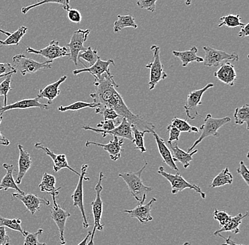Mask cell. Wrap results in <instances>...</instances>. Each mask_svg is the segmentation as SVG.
<instances>
[{
  "label": "cell",
  "instance_id": "cell-41",
  "mask_svg": "<svg viewBox=\"0 0 249 245\" xmlns=\"http://www.w3.org/2000/svg\"><path fill=\"white\" fill-rule=\"evenodd\" d=\"M43 230L42 229H39L36 232H29L24 230V234L23 236L24 237V243L23 245H47L46 243H40L38 241V237L42 235Z\"/></svg>",
  "mask_w": 249,
  "mask_h": 245
},
{
  "label": "cell",
  "instance_id": "cell-18",
  "mask_svg": "<svg viewBox=\"0 0 249 245\" xmlns=\"http://www.w3.org/2000/svg\"><path fill=\"white\" fill-rule=\"evenodd\" d=\"M35 148H36V149L40 150V151H43V152H44L47 155L49 156V157L52 159L54 164L53 170L55 172H57V171H60V170H62V169L67 168L70 170V171H73V172H74V174H77L78 176L80 175V174H79L78 171H76V170H74V169L71 168V167L70 166L65 154H54L53 151H51V150L49 149V148L43 146V145L40 143H36Z\"/></svg>",
  "mask_w": 249,
  "mask_h": 245
},
{
  "label": "cell",
  "instance_id": "cell-21",
  "mask_svg": "<svg viewBox=\"0 0 249 245\" xmlns=\"http://www.w3.org/2000/svg\"><path fill=\"white\" fill-rule=\"evenodd\" d=\"M32 108H39L40 109H50L48 104L40 102L38 97L22 99L9 105L3 106V107L0 106V116H2L3 113L12 109H32Z\"/></svg>",
  "mask_w": 249,
  "mask_h": 245
},
{
  "label": "cell",
  "instance_id": "cell-27",
  "mask_svg": "<svg viewBox=\"0 0 249 245\" xmlns=\"http://www.w3.org/2000/svg\"><path fill=\"white\" fill-rule=\"evenodd\" d=\"M197 48L193 46L189 51H172V54L175 57H178L181 61L182 66L187 67L188 64L193 62H203V58L197 56Z\"/></svg>",
  "mask_w": 249,
  "mask_h": 245
},
{
  "label": "cell",
  "instance_id": "cell-25",
  "mask_svg": "<svg viewBox=\"0 0 249 245\" xmlns=\"http://www.w3.org/2000/svg\"><path fill=\"white\" fill-rule=\"evenodd\" d=\"M18 149L19 151V157H18V175L16 179V184L20 185L22 182L25 174L29 171L32 165L30 154L27 151H25L24 148L21 145H18Z\"/></svg>",
  "mask_w": 249,
  "mask_h": 245
},
{
  "label": "cell",
  "instance_id": "cell-29",
  "mask_svg": "<svg viewBox=\"0 0 249 245\" xmlns=\"http://www.w3.org/2000/svg\"><path fill=\"white\" fill-rule=\"evenodd\" d=\"M55 177L52 174L46 172L43 174L41 182L39 184V188L40 191L46 192L52 197H56L59 194V191L61 189L62 187L55 188Z\"/></svg>",
  "mask_w": 249,
  "mask_h": 245
},
{
  "label": "cell",
  "instance_id": "cell-30",
  "mask_svg": "<svg viewBox=\"0 0 249 245\" xmlns=\"http://www.w3.org/2000/svg\"><path fill=\"white\" fill-rule=\"evenodd\" d=\"M248 212H247L244 215L239 213V214L233 217V218L231 217V219L230 220V221L227 224L222 226L219 230H216L213 233V235L215 237H217L218 235L222 233V232H233L234 234L239 233V232H240V230H239V226L241 225V221L246 217L248 216Z\"/></svg>",
  "mask_w": 249,
  "mask_h": 245
},
{
  "label": "cell",
  "instance_id": "cell-43",
  "mask_svg": "<svg viewBox=\"0 0 249 245\" xmlns=\"http://www.w3.org/2000/svg\"><path fill=\"white\" fill-rule=\"evenodd\" d=\"M171 124L174 127L177 128L180 132H191V127L192 126L188 123L187 120L180 119V118H177V117H174L171 121Z\"/></svg>",
  "mask_w": 249,
  "mask_h": 245
},
{
  "label": "cell",
  "instance_id": "cell-62",
  "mask_svg": "<svg viewBox=\"0 0 249 245\" xmlns=\"http://www.w3.org/2000/svg\"><path fill=\"white\" fill-rule=\"evenodd\" d=\"M1 190H3V188H1V187H0V191H1Z\"/></svg>",
  "mask_w": 249,
  "mask_h": 245
},
{
  "label": "cell",
  "instance_id": "cell-42",
  "mask_svg": "<svg viewBox=\"0 0 249 245\" xmlns=\"http://www.w3.org/2000/svg\"><path fill=\"white\" fill-rule=\"evenodd\" d=\"M12 77V74L9 75L0 83V96H4V106L7 105L8 93L12 90L10 87Z\"/></svg>",
  "mask_w": 249,
  "mask_h": 245
},
{
  "label": "cell",
  "instance_id": "cell-48",
  "mask_svg": "<svg viewBox=\"0 0 249 245\" xmlns=\"http://www.w3.org/2000/svg\"><path fill=\"white\" fill-rule=\"evenodd\" d=\"M167 131H169V138L168 140V143H172V142L178 141L179 137H180V132L177 128L169 124L167 126Z\"/></svg>",
  "mask_w": 249,
  "mask_h": 245
},
{
  "label": "cell",
  "instance_id": "cell-4",
  "mask_svg": "<svg viewBox=\"0 0 249 245\" xmlns=\"http://www.w3.org/2000/svg\"><path fill=\"white\" fill-rule=\"evenodd\" d=\"M231 121V118L230 117L226 116L224 118H213L210 113L207 114L204 119L203 124L200 126V131H201L200 137L195 141L193 146L188 150V152H191L196 148V147L198 146L199 143H201L204 139L208 137H213V138H218L219 136L218 130L222 126H225L227 123Z\"/></svg>",
  "mask_w": 249,
  "mask_h": 245
},
{
  "label": "cell",
  "instance_id": "cell-40",
  "mask_svg": "<svg viewBox=\"0 0 249 245\" xmlns=\"http://www.w3.org/2000/svg\"><path fill=\"white\" fill-rule=\"evenodd\" d=\"M0 227H7L8 228L19 232L23 235L24 234V230H23L21 227V221L19 218L9 219L3 218L0 215Z\"/></svg>",
  "mask_w": 249,
  "mask_h": 245
},
{
  "label": "cell",
  "instance_id": "cell-19",
  "mask_svg": "<svg viewBox=\"0 0 249 245\" xmlns=\"http://www.w3.org/2000/svg\"><path fill=\"white\" fill-rule=\"evenodd\" d=\"M157 201L156 198H152L147 204H138L132 210H124V213H128L132 218H136L141 224L144 225L153 221V217L151 215L152 205Z\"/></svg>",
  "mask_w": 249,
  "mask_h": 245
},
{
  "label": "cell",
  "instance_id": "cell-54",
  "mask_svg": "<svg viewBox=\"0 0 249 245\" xmlns=\"http://www.w3.org/2000/svg\"><path fill=\"white\" fill-rule=\"evenodd\" d=\"M2 116H0V125L2 121ZM10 144V141L0 131V145L1 146H8Z\"/></svg>",
  "mask_w": 249,
  "mask_h": 245
},
{
  "label": "cell",
  "instance_id": "cell-24",
  "mask_svg": "<svg viewBox=\"0 0 249 245\" xmlns=\"http://www.w3.org/2000/svg\"><path fill=\"white\" fill-rule=\"evenodd\" d=\"M214 76L220 82L232 87L234 85L235 80L236 79L234 65L230 63V62L222 64L220 68L214 73Z\"/></svg>",
  "mask_w": 249,
  "mask_h": 245
},
{
  "label": "cell",
  "instance_id": "cell-32",
  "mask_svg": "<svg viewBox=\"0 0 249 245\" xmlns=\"http://www.w3.org/2000/svg\"><path fill=\"white\" fill-rule=\"evenodd\" d=\"M233 175L229 170V168H226L219 173L217 176L214 178L212 182L210 187L211 188H217V187H223L225 185H230L233 183Z\"/></svg>",
  "mask_w": 249,
  "mask_h": 245
},
{
  "label": "cell",
  "instance_id": "cell-58",
  "mask_svg": "<svg viewBox=\"0 0 249 245\" xmlns=\"http://www.w3.org/2000/svg\"><path fill=\"white\" fill-rule=\"evenodd\" d=\"M0 33H1V34H4V35L7 36V37H9V36L11 34L10 32H7V31L2 30V29H1V28H0Z\"/></svg>",
  "mask_w": 249,
  "mask_h": 245
},
{
  "label": "cell",
  "instance_id": "cell-52",
  "mask_svg": "<svg viewBox=\"0 0 249 245\" xmlns=\"http://www.w3.org/2000/svg\"><path fill=\"white\" fill-rule=\"evenodd\" d=\"M10 245V238L8 236L5 227H0V245Z\"/></svg>",
  "mask_w": 249,
  "mask_h": 245
},
{
  "label": "cell",
  "instance_id": "cell-44",
  "mask_svg": "<svg viewBox=\"0 0 249 245\" xmlns=\"http://www.w3.org/2000/svg\"><path fill=\"white\" fill-rule=\"evenodd\" d=\"M213 215H214V219L219 222V226L222 227L227 224L231 218V215H229L227 212L223 211V210H218L217 209L214 210Z\"/></svg>",
  "mask_w": 249,
  "mask_h": 245
},
{
  "label": "cell",
  "instance_id": "cell-3",
  "mask_svg": "<svg viewBox=\"0 0 249 245\" xmlns=\"http://www.w3.org/2000/svg\"><path fill=\"white\" fill-rule=\"evenodd\" d=\"M144 162L145 163H144V166L136 172L129 171V172L118 174V176L121 177L127 184L129 191L132 196L138 201V204H144V201H146L147 193L153 190L152 187L144 185L143 184L142 179V174L144 171V169L147 166V162L145 160Z\"/></svg>",
  "mask_w": 249,
  "mask_h": 245
},
{
  "label": "cell",
  "instance_id": "cell-49",
  "mask_svg": "<svg viewBox=\"0 0 249 245\" xmlns=\"http://www.w3.org/2000/svg\"><path fill=\"white\" fill-rule=\"evenodd\" d=\"M68 19L71 22L79 23L82 21V15L77 9L70 8L69 10L68 11Z\"/></svg>",
  "mask_w": 249,
  "mask_h": 245
},
{
  "label": "cell",
  "instance_id": "cell-50",
  "mask_svg": "<svg viewBox=\"0 0 249 245\" xmlns=\"http://www.w3.org/2000/svg\"><path fill=\"white\" fill-rule=\"evenodd\" d=\"M17 73V70L10 63H1V62H0V75H13Z\"/></svg>",
  "mask_w": 249,
  "mask_h": 245
},
{
  "label": "cell",
  "instance_id": "cell-53",
  "mask_svg": "<svg viewBox=\"0 0 249 245\" xmlns=\"http://www.w3.org/2000/svg\"><path fill=\"white\" fill-rule=\"evenodd\" d=\"M249 23L244 25V26H241V30L239 31V34H238V36H239L240 38H243V37H248L249 36Z\"/></svg>",
  "mask_w": 249,
  "mask_h": 245
},
{
  "label": "cell",
  "instance_id": "cell-22",
  "mask_svg": "<svg viewBox=\"0 0 249 245\" xmlns=\"http://www.w3.org/2000/svg\"><path fill=\"white\" fill-rule=\"evenodd\" d=\"M150 133L153 135L154 138L155 139L156 143H157V148H158L159 152L160 155L162 157L163 161L167 166H169L171 170L178 172L179 170L176 162L173 159L172 154H171V151L166 146L162 138L155 132V129L150 131Z\"/></svg>",
  "mask_w": 249,
  "mask_h": 245
},
{
  "label": "cell",
  "instance_id": "cell-23",
  "mask_svg": "<svg viewBox=\"0 0 249 245\" xmlns=\"http://www.w3.org/2000/svg\"><path fill=\"white\" fill-rule=\"evenodd\" d=\"M168 145H169V148L171 151L174 162H180L185 169L189 168L190 162L194 160L193 156L198 152L197 150H194L191 152H185L183 150L179 148L178 143L177 142L168 143Z\"/></svg>",
  "mask_w": 249,
  "mask_h": 245
},
{
  "label": "cell",
  "instance_id": "cell-35",
  "mask_svg": "<svg viewBox=\"0 0 249 245\" xmlns=\"http://www.w3.org/2000/svg\"><path fill=\"white\" fill-rule=\"evenodd\" d=\"M49 3L60 4V5L62 6V9L64 10L67 11V12L71 8L70 5V0H41V1L36 3V4H33L31 5L28 6V7L21 8V12L23 15H26L31 9L39 7L40 5H43V4H49Z\"/></svg>",
  "mask_w": 249,
  "mask_h": 245
},
{
  "label": "cell",
  "instance_id": "cell-33",
  "mask_svg": "<svg viewBox=\"0 0 249 245\" xmlns=\"http://www.w3.org/2000/svg\"><path fill=\"white\" fill-rule=\"evenodd\" d=\"M27 31V27L24 26H21L15 32L12 33L5 40H0V46H18Z\"/></svg>",
  "mask_w": 249,
  "mask_h": 245
},
{
  "label": "cell",
  "instance_id": "cell-55",
  "mask_svg": "<svg viewBox=\"0 0 249 245\" xmlns=\"http://www.w3.org/2000/svg\"><path fill=\"white\" fill-rule=\"evenodd\" d=\"M218 236L220 237V238H223L224 240H225V243H224V244H222V245H238L236 244V243H235L233 240H231V238L230 237H229V238H226L225 237L222 236L221 234H219V235H218Z\"/></svg>",
  "mask_w": 249,
  "mask_h": 245
},
{
  "label": "cell",
  "instance_id": "cell-56",
  "mask_svg": "<svg viewBox=\"0 0 249 245\" xmlns=\"http://www.w3.org/2000/svg\"><path fill=\"white\" fill-rule=\"evenodd\" d=\"M91 232H89L88 233H87V236L85 237V238L77 245H87V243H88L90 237H91Z\"/></svg>",
  "mask_w": 249,
  "mask_h": 245
},
{
  "label": "cell",
  "instance_id": "cell-47",
  "mask_svg": "<svg viewBox=\"0 0 249 245\" xmlns=\"http://www.w3.org/2000/svg\"><path fill=\"white\" fill-rule=\"evenodd\" d=\"M100 114L103 115L104 120H113V121H115L117 118L121 117L111 108H104L101 111Z\"/></svg>",
  "mask_w": 249,
  "mask_h": 245
},
{
  "label": "cell",
  "instance_id": "cell-39",
  "mask_svg": "<svg viewBox=\"0 0 249 245\" xmlns=\"http://www.w3.org/2000/svg\"><path fill=\"white\" fill-rule=\"evenodd\" d=\"M100 57L98 55V51L96 49H92L91 46L87 48V50L83 52L79 53L78 56V60H81L82 59L88 62L89 66H92L93 64L96 62V60Z\"/></svg>",
  "mask_w": 249,
  "mask_h": 245
},
{
  "label": "cell",
  "instance_id": "cell-15",
  "mask_svg": "<svg viewBox=\"0 0 249 245\" xmlns=\"http://www.w3.org/2000/svg\"><path fill=\"white\" fill-rule=\"evenodd\" d=\"M53 201V207H51V216L53 220L57 225L58 227L59 232H60V241L62 245H66V241L65 240V229L66 221L68 218L71 216V214L67 210H64L60 206L57 204L56 201V197H52Z\"/></svg>",
  "mask_w": 249,
  "mask_h": 245
},
{
  "label": "cell",
  "instance_id": "cell-57",
  "mask_svg": "<svg viewBox=\"0 0 249 245\" xmlns=\"http://www.w3.org/2000/svg\"><path fill=\"white\" fill-rule=\"evenodd\" d=\"M200 130H199L198 128L196 127V126H192L191 127V132H198Z\"/></svg>",
  "mask_w": 249,
  "mask_h": 245
},
{
  "label": "cell",
  "instance_id": "cell-8",
  "mask_svg": "<svg viewBox=\"0 0 249 245\" xmlns=\"http://www.w3.org/2000/svg\"><path fill=\"white\" fill-rule=\"evenodd\" d=\"M151 50L153 51L154 60L146 65L145 68L150 71L149 82L148 84L149 90H153L160 81L164 80L168 76L163 70V65L160 59V47L153 45L151 46Z\"/></svg>",
  "mask_w": 249,
  "mask_h": 245
},
{
  "label": "cell",
  "instance_id": "cell-38",
  "mask_svg": "<svg viewBox=\"0 0 249 245\" xmlns=\"http://www.w3.org/2000/svg\"><path fill=\"white\" fill-rule=\"evenodd\" d=\"M222 21L218 26L222 27V26H227L229 28H236L237 26H244L245 23L241 22V17L239 15H227L222 17L220 18Z\"/></svg>",
  "mask_w": 249,
  "mask_h": 245
},
{
  "label": "cell",
  "instance_id": "cell-1",
  "mask_svg": "<svg viewBox=\"0 0 249 245\" xmlns=\"http://www.w3.org/2000/svg\"><path fill=\"white\" fill-rule=\"evenodd\" d=\"M93 84L96 91L90 94V96L92 98L93 102L99 104V107L95 108V112L100 114L101 111L107 107L119 85L115 82L113 75L110 71L104 73L99 79H95Z\"/></svg>",
  "mask_w": 249,
  "mask_h": 245
},
{
  "label": "cell",
  "instance_id": "cell-59",
  "mask_svg": "<svg viewBox=\"0 0 249 245\" xmlns=\"http://www.w3.org/2000/svg\"><path fill=\"white\" fill-rule=\"evenodd\" d=\"M185 2L187 6H190L191 4V0H185Z\"/></svg>",
  "mask_w": 249,
  "mask_h": 245
},
{
  "label": "cell",
  "instance_id": "cell-12",
  "mask_svg": "<svg viewBox=\"0 0 249 245\" xmlns=\"http://www.w3.org/2000/svg\"><path fill=\"white\" fill-rule=\"evenodd\" d=\"M90 31V29H78L77 31H74L70 43L67 45V47L69 48L70 50V60L74 62L76 66L77 65L78 56L79 53L83 52L87 50V48L84 46V43L87 41Z\"/></svg>",
  "mask_w": 249,
  "mask_h": 245
},
{
  "label": "cell",
  "instance_id": "cell-36",
  "mask_svg": "<svg viewBox=\"0 0 249 245\" xmlns=\"http://www.w3.org/2000/svg\"><path fill=\"white\" fill-rule=\"evenodd\" d=\"M132 134H133V140L132 143L135 144V149L138 150L142 153L147 151L144 146V137L146 133H149V131H141L138 130L135 126H132Z\"/></svg>",
  "mask_w": 249,
  "mask_h": 245
},
{
  "label": "cell",
  "instance_id": "cell-46",
  "mask_svg": "<svg viewBox=\"0 0 249 245\" xmlns=\"http://www.w3.org/2000/svg\"><path fill=\"white\" fill-rule=\"evenodd\" d=\"M236 172L240 174L247 186H249V171L248 167L243 161L239 162V168L236 170Z\"/></svg>",
  "mask_w": 249,
  "mask_h": 245
},
{
  "label": "cell",
  "instance_id": "cell-9",
  "mask_svg": "<svg viewBox=\"0 0 249 245\" xmlns=\"http://www.w3.org/2000/svg\"><path fill=\"white\" fill-rule=\"evenodd\" d=\"M214 87V84L208 83L203 88L194 90V91L191 92L188 94L186 104L183 107L188 118L191 120H195L198 116L202 117V115L199 114L197 107L202 104L201 99L205 92Z\"/></svg>",
  "mask_w": 249,
  "mask_h": 245
},
{
  "label": "cell",
  "instance_id": "cell-51",
  "mask_svg": "<svg viewBox=\"0 0 249 245\" xmlns=\"http://www.w3.org/2000/svg\"><path fill=\"white\" fill-rule=\"evenodd\" d=\"M96 128L103 131H108L113 130V129L116 128L115 121H113V120H104V121H101L100 123H98Z\"/></svg>",
  "mask_w": 249,
  "mask_h": 245
},
{
  "label": "cell",
  "instance_id": "cell-28",
  "mask_svg": "<svg viewBox=\"0 0 249 245\" xmlns=\"http://www.w3.org/2000/svg\"><path fill=\"white\" fill-rule=\"evenodd\" d=\"M2 166L3 168L5 169L7 173H6L5 176L3 177L1 184H0V187L3 188L4 191H7L9 188H12V189H15V191H18V193H21V194H24V192L21 191L18 188V185L16 184L15 179H14L13 171H15L14 165L4 163Z\"/></svg>",
  "mask_w": 249,
  "mask_h": 245
},
{
  "label": "cell",
  "instance_id": "cell-34",
  "mask_svg": "<svg viewBox=\"0 0 249 245\" xmlns=\"http://www.w3.org/2000/svg\"><path fill=\"white\" fill-rule=\"evenodd\" d=\"M235 124L241 125L247 123V129H249V105L248 104H244L242 107L236 108L235 109L234 114Z\"/></svg>",
  "mask_w": 249,
  "mask_h": 245
},
{
  "label": "cell",
  "instance_id": "cell-7",
  "mask_svg": "<svg viewBox=\"0 0 249 245\" xmlns=\"http://www.w3.org/2000/svg\"><path fill=\"white\" fill-rule=\"evenodd\" d=\"M14 68L21 73V75L25 76L27 74H34L39 70L50 69L52 60H47L46 62H39L31 58H28L23 54H18L14 56Z\"/></svg>",
  "mask_w": 249,
  "mask_h": 245
},
{
  "label": "cell",
  "instance_id": "cell-37",
  "mask_svg": "<svg viewBox=\"0 0 249 245\" xmlns=\"http://www.w3.org/2000/svg\"><path fill=\"white\" fill-rule=\"evenodd\" d=\"M99 107V104L96 103H88L84 102V101H76L73 104H70L68 106H60L58 107L57 110L60 112H77L81 109H86V108H91V109H95V108Z\"/></svg>",
  "mask_w": 249,
  "mask_h": 245
},
{
  "label": "cell",
  "instance_id": "cell-16",
  "mask_svg": "<svg viewBox=\"0 0 249 245\" xmlns=\"http://www.w3.org/2000/svg\"><path fill=\"white\" fill-rule=\"evenodd\" d=\"M12 196L13 200L21 201L33 215L40 210V205L49 206L51 204L48 199L38 197L36 195L32 193L21 194L19 193H13Z\"/></svg>",
  "mask_w": 249,
  "mask_h": 245
},
{
  "label": "cell",
  "instance_id": "cell-17",
  "mask_svg": "<svg viewBox=\"0 0 249 245\" xmlns=\"http://www.w3.org/2000/svg\"><path fill=\"white\" fill-rule=\"evenodd\" d=\"M124 143V138L113 136V140H110V142L107 144H102V143H95V142L87 140L86 142L85 146L89 147L93 145V146L101 147L104 151L108 152L110 160H113V161H117L118 159H120L121 153L124 151L122 148Z\"/></svg>",
  "mask_w": 249,
  "mask_h": 245
},
{
  "label": "cell",
  "instance_id": "cell-26",
  "mask_svg": "<svg viewBox=\"0 0 249 245\" xmlns=\"http://www.w3.org/2000/svg\"><path fill=\"white\" fill-rule=\"evenodd\" d=\"M68 76L64 75L60 77L57 82L48 84L45 88L39 90L38 96L39 99H46L48 103L51 104L53 100L60 94V86L66 80Z\"/></svg>",
  "mask_w": 249,
  "mask_h": 245
},
{
  "label": "cell",
  "instance_id": "cell-61",
  "mask_svg": "<svg viewBox=\"0 0 249 245\" xmlns=\"http://www.w3.org/2000/svg\"><path fill=\"white\" fill-rule=\"evenodd\" d=\"M183 245H191V244L188 242H186V243H183Z\"/></svg>",
  "mask_w": 249,
  "mask_h": 245
},
{
  "label": "cell",
  "instance_id": "cell-5",
  "mask_svg": "<svg viewBox=\"0 0 249 245\" xmlns=\"http://www.w3.org/2000/svg\"><path fill=\"white\" fill-rule=\"evenodd\" d=\"M104 178V173L101 171L99 173V180H98L97 184H96V187H95L96 198H95L94 201L91 203V206L92 207L94 226H93V230L91 232L89 242H88L87 245H93V238H94L96 230L99 231L104 230V225L101 223V216H102L103 213V201L102 199H101V193L103 191L102 181Z\"/></svg>",
  "mask_w": 249,
  "mask_h": 245
},
{
  "label": "cell",
  "instance_id": "cell-2",
  "mask_svg": "<svg viewBox=\"0 0 249 245\" xmlns=\"http://www.w3.org/2000/svg\"><path fill=\"white\" fill-rule=\"evenodd\" d=\"M107 107L113 109L120 116L125 118L131 126H135L138 130L150 132L152 129H155L153 123L147 122L140 115L134 114L126 105L121 95L117 91L108 101Z\"/></svg>",
  "mask_w": 249,
  "mask_h": 245
},
{
  "label": "cell",
  "instance_id": "cell-60",
  "mask_svg": "<svg viewBox=\"0 0 249 245\" xmlns=\"http://www.w3.org/2000/svg\"><path fill=\"white\" fill-rule=\"evenodd\" d=\"M11 75H12V74H11ZM8 75H0V78L6 77Z\"/></svg>",
  "mask_w": 249,
  "mask_h": 245
},
{
  "label": "cell",
  "instance_id": "cell-6",
  "mask_svg": "<svg viewBox=\"0 0 249 245\" xmlns=\"http://www.w3.org/2000/svg\"><path fill=\"white\" fill-rule=\"evenodd\" d=\"M158 174L162 176L165 179H167L168 182L170 183L171 193L172 194H177L178 192L183 191V190L186 189V188H189V189L194 190V191L199 193L202 199H205L206 198V194L202 191L200 187L187 182L186 179L179 173L176 174H170V173L166 172L162 166H160V168H159Z\"/></svg>",
  "mask_w": 249,
  "mask_h": 245
},
{
  "label": "cell",
  "instance_id": "cell-13",
  "mask_svg": "<svg viewBox=\"0 0 249 245\" xmlns=\"http://www.w3.org/2000/svg\"><path fill=\"white\" fill-rule=\"evenodd\" d=\"M68 50L69 49L67 46H60L59 42L57 40H52L48 46L43 49L36 50L30 47H26V52L30 54L40 55L46 57L47 60L53 61L55 59L70 56Z\"/></svg>",
  "mask_w": 249,
  "mask_h": 245
},
{
  "label": "cell",
  "instance_id": "cell-31",
  "mask_svg": "<svg viewBox=\"0 0 249 245\" xmlns=\"http://www.w3.org/2000/svg\"><path fill=\"white\" fill-rule=\"evenodd\" d=\"M117 17L118 20L113 24V31L115 33L120 32L124 28H138L135 18L132 15H118Z\"/></svg>",
  "mask_w": 249,
  "mask_h": 245
},
{
  "label": "cell",
  "instance_id": "cell-11",
  "mask_svg": "<svg viewBox=\"0 0 249 245\" xmlns=\"http://www.w3.org/2000/svg\"><path fill=\"white\" fill-rule=\"evenodd\" d=\"M203 51H205V57L203 62L205 66L217 67L219 66L224 60H233L239 61V55L236 53L227 54L223 51L214 49L210 46H204Z\"/></svg>",
  "mask_w": 249,
  "mask_h": 245
},
{
  "label": "cell",
  "instance_id": "cell-20",
  "mask_svg": "<svg viewBox=\"0 0 249 245\" xmlns=\"http://www.w3.org/2000/svg\"><path fill=\"white\" fill-rule=\"evenodd\" d=\"M110 65H115L114 60L110 59L108 60H102L99 57L96 62L91 67H86L82 69L74 70L73 71L74 75L81 74L83 73H89L93 76L95 79H99L104 73H108L110 71L109 66Z\"/></svg>",
  "mask_w": 249,
  "mask_h": 245
},
{
  "label": "cell",
  "instance_id": "cell-45",
  "mask_svg": "<svg viewBox=\"0 0 249 245\" xmlns=\"http://www.w3.org/2000/svg\"><path fill=\"white\" fill-rule=\"evenodd\" d=\"M158 0H137V5L143 9H147L149 12H155L156 2Z\"/></svg>",
  "mask_w": 249,
  "mask_h": 245
},
{
  "label": "cell",
  "instance_id": "cell-10",
  "mask_svg": "<svg viewBox=\"0 0 249 245\" xmlns=\"http://www.w3.org/2000/svg\"><path fill=\"white\" fill-rule=\"evenodd\" d=\"M88 165H83L81 168L80 175L79 177V182H78L77 187L74 190V193L71 195V199L73 201V205L74 207H79L82 213V218H83V227L85 229L88 228L89 227V223L87 220V215H86L85 207H84V190L83 184L84 181L89 180V178L85 177L87 174V170H88Z\"/></svg>",
  "mask_w": 249,
  "mask_h": 245
},
{
  "label": "cell",
  "instance_id": "cell-14",
  "mask_svg": "<svg viewBox=\"0 0 249 245\" xmlns=\"http://www.w3.org/2000/svg\"><path fill=\"white\" fill-rule=\"evenodd\" d=\"M82 129L86 131H91L93 132H99L102 135L104 138H106L107 135H112V136H117L118 138H125L127 140L132 141L133 140V134H132V126L130 123L123 118L121 123L117 127L111 131H103L99 129H94L89 126H82Z\"/></svg>",
  "mask_w": 249,
  "mask_h": 245
}]
</instances>
